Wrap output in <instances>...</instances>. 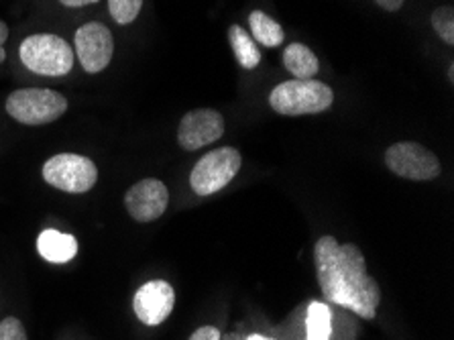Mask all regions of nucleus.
Instances as JSON below:
<instances>
[{
    "label": "nucleus",
    "mask_w": 454,
    "mask_h": 340,
    "mask_svg": "<svg viewBox=\"0 0 454 340\" xmlns=\"http://www.w3.org/2000/svg\"><path fill=\"white\" fill-rule=\"evenodd\" d=\"M316 275L328 302L373 320L381 302L380 283L367 272L363 251L353 242L339 245L334 237H320L314 245Z\"/></svg>",
    "instance_id": "nucleus-1"
},
{
    "label": "nucleus",
    "mask_w": 454,
    "mask_h": 340,
    "mask_svg": "<svg viewBox=\"0 0 454 340\" xmlns=\"http://www.w3.org/2000/svg\"><path fill=\"white\" fill-rule=\"evenodd\" d=\"M333 88L318 80H287L275 86L270 94V107L284 116L320 115L333 107Z\"/></svg>",
    "instance_id": "nucleus-2"
},
{
    "label": "nucleus",
    "mask_w": 454,
    "mask_h": 340,
    "mask_svg": "<svg viewBox=\"0 0 454 340\" xmlns=\"http://www.w3.org/2000/svg\"><path fill=\"white\" fill-rule=\"evenodd\" d=\"M19 58L33 74L59 78L72 72L75 53L72 45L59 35L37 33L29 35L19 47Z\"/></svg>",
    "instance_id": "nucleus-3"
},
{
    "label": "nucleus",
    "mask_w": 454,
    "mask_h": 340,
    "mask_svg": "<svg viewBox=\"0 0 454 340\" xmlns=\"http://www.w3.org/2000/svg\"><path fill=\"white\" fill-rule=\"evenodd\" d=\"M11 119L29 127L50 124L66 115L67 100L64 94L50 88H23L15 90L4 104Z\"/></svg>",
    "instance_id": "nucleus-4"
},
{
    "label": "nucleus",
    "mask_w": 454,
    "mask_h": 340,
    "mask_svg": "<svg viewBox=\"0 0 454 340\" xmlns=\"http://www.w3.org/2000/svg\"><path fill=\"white\" fill-rule=\"evenodd\" d=\"M41 173L51 187L67 194H86L98 182L96 163L78 154H58L50 157Z\"/></svg>",
    "instance_id": "nucleus-5"
},
{
    "label": "nucleus",
    "mask_w": 454,
    "mask_h": 340,
    "mask_svg": "<svg viewBox=\"0 0 454 340\" xmlns=\"http://www.w3.org/2000/svg\"><path fill=\"white\" fill-rule=\"evenodd\" d=\"M240 163H243V157L237 149L220 147L210 151L194 165V171L190 176L192 190L198 196H212L235 179Z\"/></svg>",
    "instance_id": "nucleus-6"
},
{
    "label": "nucleus",
    "mask_w": 454,
    "mask_h": 340,
    "mask_svg": "<svg viewBox=\"0 0 454 340\" xmlns=\"http://www.w3.org/2000/svg\"><path fill=\"white\" fill-rule=\"evenodd\" d=\"M385 165L389 171L411 182H430L440 176L438 157L424 145L402 141L385 151Z\"/></svg>",
    "instance_id": "nucleus-7"
},
{
    "label": "nucleus",
    "mask_w": 454,
    "mask_h": 340,
    "mask_svg": "<svg viewBox=\"0 0 454 340\" xmlns=\"http://www.w3.org/2000/svg\"><path fill=\"white\" fill-rule=\"evenodd\" d=\"M75 58L88 74H100L114 55V37L106 25L86 23L74 35Z\"/></svg>",
    "instance_id": "nucleus-8"
},
{
    "label": "nucleus",
    "mask_w": 454,
    "mask_h": 340,
    "mask_svg": "<svg viewBox=\"0 0 454 340\" xmlns=\"http://www.w3.org/2000/svg\"><path fill=\"white\" fill-rule=\"evenodd\" d=\"M169 204V190L163 182L153 178L133 184L125 194V208L129 217L137 222H153L163 217Z\"/></svg>",
    "instance_id": "nucleus-9"
},
{
    "label": "nucleus",
    "mask_w": 454,
    "mask_h": 340,
    "mask_svg": "<svg viewBox=\"0 0 454 340\" xmlns=\"http://www.w3.org/2000/svg\"><path fill=\"white\" fill-rule=\"evenodd\" d=\"M224 135V119L215 108L190 110L177 129V141L185 151H198Z\"/></svg>",
    "instance_id": "nucleus-10"
},
{
    "label": "nucleus",
    "mask_w": 454,
    "mask_h": 340,
    "mask_svg": "<svg viewBox=\"0 0 454 340\" xmlns=\"http://www.w3.org/2000/svg\"><path fill=\"white\" fill-rule=\"evenodd\" d=\"M176 306V291L163 280L143 283L133 297L135 316L147 326H160L168 320Z\"/></svg>",
    "instance_id": "nucleus-11"
},
{
    "label": "nucleus",
    "mask_w": 454,
    "mask_h": 340,
    "mask_svg": "<svg viewBox=\"0 0 454 340\" xmlns=\"http://www.w3.org/2000/svg\"><path fill=\"white\" fill-rule=\"evenodd\" d=\"M37 251L45 261L55 263V265H64V263H70L78 255V241L72 234L47 228V231L39 234Z\"/></svg>",
    "instance_id": "nucleus-12"
},
{
    "label": "nucleus",
    "mask_w": 454,
    "mask_h": 340,
    "mask_svg": "<svg viewBox=\"0 0 454 340\" xmlns=\"http://www.w3.org/2000/svg\"><path fill=\"white\" fill-rule=\"evenodd\" d=\"M284 66L295 80H312L320 69L316 53L304 43H292L284 51Z\"/></svg>",
    "instance_id": "nucleus-13"
},
{
    "label": "nucleus",
    "mask_w": 454,
    "mask_h": 340,
    "mask_svg": "<svg viewBox=\"0 0 454 340\" xmlns=\"http://www.w3.org/2000/svg\"><path fill=\"white\" fill-rule=\"evenodd\" d=\"M249 27H251L254 43H261L263 47H279L284 43L286 35H284V29H281V25L263 11L251 12Z\"/></svg>",
    "instance_id": "nucleus-14"
},
{
    "label": "nucleus",
    "mask_w": 454,
    "mask_h": 340,
    "mask_svg": "<svg viewBox=\"0 0 454 340\" xmlns=\"http://www.w3.org/2000/svg\"><path fill=\"white\" fill-rule=\"evenodd\" d=\"M229 41L232 51H235V58L240 64V67L245 69H254L261 64V51L254 39L251 37L247 29H243L240 25H231L229 29Z\"/></svg>",
    "instance_id": "nucleus-15"
},
{
    "label": "nucleus",
    "mask_w": 454,
    "mask_h": 340,
    "mask_svg": "<svg viewBox=\"0 0 454 340\" xmlns=\"http://www.w3.org/2000/svg\"><path fill=\"white\" fill-rule=\"evenodd\" d=\"M308 340H330L333 338V312L322 302H312L308 306L306 318Z\"/></svg>",
    "instance_id": "nucleus-16"
},
{
    "label": "nucleus",
    "mask_w": 454,
    "mask_h": 340,
    "mask_svg": "<svg viewBox=\"0 0 454 340\" xmlns=\"http://www.w3.org/2000/svg\"><path fill=\"white\" fill-rule=\"evenodd\" d=\"M430 23L444 43L454 45V9L452 6H438L432 12Z\"/></svg>",
    "instance_id": "nucleus-17"
},
{
    "label": "nucleus",
    "mask_w": 454,
    "mask_h": 340,
    "mask_svg": "<svg viewBox=\"0 0 454 340\" xmlns=\"http://www.w3.org/2000/svg\"><path fill=\"white\" fill-rule=\"evenodd\" d=\"M143 9V0H108L110 17L116 20V25H130L139 17Z\"/></svg>",
    "instance_id": "nucleus-18"
},
{
    "label": "nucleus",
    "mask_w": 454,
    "mask_h": 340,
    "mask_svg": "<svg viewBox=\"0 0 454 340\" xmlns=\"http://www.w3.org/2000/svg\"><path fill=\"white\" fill-rule=\"evenodd\" d=\"M0 340H29L23 322L15 316H6L0 322Z\"/></svg>",
    "instance_id": "nucleus-19"
},
{
    "label": "nucleus",
    "mask_w": 454,
    "mask_h": 340,
    "mask_svg": "<svg viewBox=\"0 0 454 340\" xmlns=\"http://www.w3.org/2000/svg\"><path fill=\"white\" fill-rule=\"evenodd\" d=\"M190 340H220V330L215 326H202L190 336Z\"/></svg>",
    "instance_id": "nucleus-20"
},
{
    "label": "nucleus",
    "mask_w": 454,
    "mask_h": 340,
    "mask_svg": "<svg viewBox=\"0 0 454 340\" xmlns=\"http://www.w3.org/2000/svg\"><path fill=\"white\" fill-rule=\"evenodd\" d=\"M375 3L380 4L383 11H389V12L400 11L403 6V0H375Z\"/></svg>",
    "instance_id": "nucleus-21"
},
{
    "label": "nucleus",
    "mask_w": 454,
    "mask_h": 340,
    "mask_svg": "<svg viewBox=\"0 0 454 340\" xmlns=\"http://www.w3.org/2000/svg\"><path fill=\"white\" fill-rule=\"evenodd\" d=\"M61 4L67 6V9H80V6H88L94 3H100V0H59Z\"/></svg>",
    "instance_id": "nucleus-22"
},
{
    "label": "nucleus",
    "mask_w": 454,
    "mask_h": 340,
    "mask_svg": "<svg viewBox=\"0 0 454 340\" xmlns=\"http://www.w3.org/2000/svg\"><path fill=\"white\" fill-rule=\"evenodd\" d=\"M9 39V25L4 23V20H0V61L4 59V50H3V45H4V41Z\"/></svg>",
    "instance_id": "nucleus-23"
},
{
    "label": "nucleus",
    "mask_w": 454,
    "mask_h": 340,
    "mask_svg": "<svg viewBox=\"0 0 454 340\" xmlns=\"http://www.w3.org/2000/svg\"><path fill=\"white\" fill-rule=\"evenodd\" d=\"M247 340H275L271 336H265V335H251Z\"/></svg>",
    "instance_id": "nucleus-24"
},
{
    "label": "nucleus",
    "mask_w": 454,
    "mask_h": 340,
    "mask_svg": "<svg viewBox=\"0 0 454 340\" xmlns=\"http://www.w3.org/2000/svg\"><path fill=\"white\" fill-rule=\"evenodd\" d=\"M449 80L450 82L454 80V64H450V67H449Z\"/></svg>",
    "instance_id": "nucleus-25"
}]
</instances>
